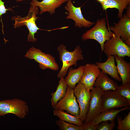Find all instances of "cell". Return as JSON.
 <instances>
[{"mask_svg": "<svg viewBox=\"0 0 130 130\" xmlns=\"http://www.w3.org/2000/svg\"><path fill=\"white\" fill-rule=\"evenodd\" d=\"M53 108L54 109L65 110L79 118L80 109L74 94V89L67 86L65 96Z\"/></svg>", "mask_w": 130, "mask_h": 130, "instance_id": "cell-8", "label": "cell"}, {"mask_svg": "<svg viewBox=\"0 0 130 130\" xmlns=\"http://www.w3.org/2000/svg\"><path fill=\"white\" fill-rule=\"evenodd\" d=\"M130 15L124 14L114 26H109V30L114 32L115 35L120 37L125 44L130 46Z\"/></svg>", "mask_w": 130, "mask_h": 130, "instance_id": "cell-11", "label": "cell"}, {"mask_svg": "<svg viewBox=\"0 0 130 130\" xmlns=\"http://www.w3.org/2000/svg\"><path fill=\"white\" fill-rule=\"evenodd\" d=\"M74 92L80 109L79 118L84 122L89 109L91 98L90 91L79 82L74 88Z\"/></svg>", "mask_w": 130, "mask_h": 130, "instance_id": "cell-9", "label": "cell"}, {"mask_svg": "<svg viewBox=\"0 0 130 130\" xmlns=\"http://www.w3.org/2000/svg\"><path fill=\"white\" fill-rule=\"evenodd\" d=\"M116 91L130 103V83L118 85Z\"/></svg>", "mask_w": 130, "mask_h": 130, "instance_id": "cell-25", "label": "cell"}, {"mask_svg": "<svg viewBox=\"0 0 130 130\" xmlns=\"http://www.w3.org/2000/svg\"><path fill=\"white\" fill-rule=\"evenodd\" d=\"M117 120L118 124L117 128L119 130H130V112L124 118L122 119V117L119 115L117 116Z\"/></svg>", "mask_w": 130, "mask_h": 130, "instance_id": "cell-23", "label": "cell"}, {"mask_svg": "<svg viewBox=\"0 0 130 130\" xmlns=\"http://www.w3.org/2000/svg\"><path fill=\"white\" fill-rule=\"evenodd\" d=\"M26 58L33 59L39 63L40 68L43 70L49 69L57 71L59 67L55 58L48 53H46L40 49L32 47L26 52Z\"/></svg>", "mask_w": 130, "mask_h": 130, "instance_id": "cell-5", "label": "cell"}, {"mask_svg": "<svg viewBox=\"0 0 130 130\" xmlns=\"http://www.w3.org/2000/svg\"><path fill=\"white\" fill-rule=\"evenodd\" d=\"M106 61L104 62H97L96 65L105 73L108 74L115 80L122 81L118 73L117 66L115 65L114 56H108Z\"/></svg>", "mask_w": 130, "mask_h": 130, "instance_id": "cell-15", "label": "cell"}, {"mask_svg": "<svg viewBox=\"0 0 130 130\" xmlns=\"http://www.w3.org/2000/svg\"><path fill=\"white\" fill-rule=\"evenodd\" d=\"M56 123L60 130H84L82 126H78L59 119L57 121Z\"/></svg>", "mask_w": 130, "mask_h": 130, "instance_id": "cell-24", "label": "cell"}, {"mask_svg": "<svg viewBox=\"0 0 130 130\" xmlns=\"http://www.w3.org/2000/svg\"><path fill=\"white\" fill-rule=\"evenodd\" d=\"M28 111L26 103L21 100L16 98L0 101V116L12 113L23 119L26 116Z\"/></svg>", "mask_w": 130, "mask_h": 130, "instance_id": "cell-4", "label": "cell"}, {"mask_svg": "<svg viewBox=\"0 0 130 130\" xmlns=\"http://www.w3.org/2000/svg\"><path fill=\"white\" fill-rule=\"evenodd\" d=\"M130 103L116 91H104L101 97L100 112L107 110L130 106Z\"/></svg>", "mask_w": 130, "mask_h": 130, "instance_id": "cell-6", "label": "cell"}, {"mask_svg": "<svg viewBox=\"0 0 130 130\" xmlns=\"http://www.w3.org/2000/svg\"><path fill=\"white\" fill-rule=\"evenodd\" d=\"M130 3V0H105L101 4L103 10L108 8H116L118 10V17L121 18L123 17L124 10Z\"/></svg>", "mask_w": 130, "mask_h": 130, "instance_id": "cell-20", "label": "cell"}, {"mask_svg": "<svg viewBox=\"0 0 130 130\" xmlns=\"http://www.w3.org/2000/svg\"><path fill=\"white\" fill-rule=\"evenodd\" d=\"M5 2H3L2 0H0V16L1 18V21L2 23V30L3 33V25L2 21V19L1 18L2 15L6 13V12L8 10H9L12 12H13L12 9L10 8H6L5 6L4 5Z\"/></svg>", "mask_w": 130, "mask_h": 130, "instance_id": "cell-27", "label": "cell"}, {"mask_svg": "<svg viewBox=\"0 0 130 130\" xmlns=\"http://www.w3.org/2000/svg\"><path fill=\"white\" fill-rule=\"evenodd\" d=\"M25 0H16V1L17 2H21L22 1H23Z\"/></svg>", "mask_w": 130, "mask_h": 130, "instance_id": "cell-30", "label": "cell"}, {"mask_svg": "<svg viewBox=\"0 0 130 130\" xmlns=\"http://www.w3.org/2000/svg\"><path fill=\"white\" fill-rule=\"evenodd\" d=\"M31 0L30 3L31 5L39 8L40 15L46 12H48L52 15L54 13L56 8L69 0H43L41 2L37 0Z\"/></svg>", "mask_w": 130, "mask_h": 130, "instance_id": "cell-14", "label": "cell"}, {"mask_svg": "<svg viewBox=\"0 0 130 130\" xmlns=\"http://www.w3.org/2000/svg\"><path fill=\"white\" fill-rule=\"evenodd\" d=\"M65 8L68 11L66 13L67 14L66 19L73 20L75 22V26L79 28L83 27H88L95 24V23L88 21L84 18L82 13L81 7L75 6L71 0H69L67 1Z\"/></svg>", "mask_w": 130, "mask_h": 130, "instance_id": "cell-12", "label": "cell"}, {"mask_svg": "<svg viewBox=\"0 0 130 130\" xmlns=\"http://www.w3.org/2000/svg\"><path fill=\"white\" fill-rule=\"evenodd\" d=\"M118 86L116 82L110 78L107 74L102 71H101L93 85L94 87L101 88L104 91H116Z\"/></svg>", "mask_w": 130, "mask_h": 130, "instance_id": "cell-17", "label": "cell"}, {"mask_svg": "<svg viewBox=\"0 0 130 130\" xmlns=\"http://www.w3.org/2000/svg\"><path fill=\"white\" fill-rule=\"evenodd\" d=\"M117 64L118 73L122 80V85L130 83V63L125 60L123 57L114 56Z\"/></svg>", "mask_w": 130, "mask_h": 130, "instance_id": "cell-16", "label": "cell"}, {"mask_svg": "<svg viewBox=\"0 0 130 130\" xmlns=\"http://www.w3.org/2000/svg\"><path fill=\"white\" fill-rule=\"evenodd\" d=\"M91 90L89 110L84 124L91 122L101 113V97L104 91L98 87L93 86Z\"/></svg>", "mask_w": 130, "mask_h": 130, "instance_id": "cell-10", "label": "cell"}, {"mask_svg": "<svg viewBox=\"0 0 130 130\" xmlns=\"http://www.w3.org/2000/svg\"><path fill=\"white\" fill-rule=\"evenodd\" d=\"M39 13L38 7L31 5L26 16L22 17L17 16L12 17V20L15 21L13 25L15 28L25 25L27 27L29 31L27 38L28 41L36 42L37 39L34 38V34L39 30H42L38 27L35 23L36 21L40 18L36 16Z\"/></svg>", "mask_w": 130, "mask_h": 130, "instance_id": "cell-2", "label": "cell"}, {"mask_svg": "<svg viewBox=\"0 0 130 130\" xmlns=\"http://www.w3.org/2000/svg\"><path fill=\"white\" fill-rule=\"evenodd\" d=\"M67 87L64 77L61 78L56 91L51 93V94L52 97L51 100L52 107L55 106L58 101L65 96Z\"/></svg>", "mask_w": 130, "mask_h": 130, "instance_id": "cell-21", "label": "cell"}, {"mask_svg": "<svg viewBox=\"0 0 130 130\" xmlns=\"http://www.w3.org/2000/svg\"><path fill=\"white\" fill-rule=\"evenodd\" d=\"M53 112L54 115L60 120L79 126H81L84 124L83 122L79 118L68 114L63 110L54 109Z\"/></svg>", "mask_w": 130, "mask_h": 130, "instance_id": "cell-22", "label": "cell"}, {"mask_svg": "<svg viewBox=\"0 0 130 130\" xmlns=\"http://www.w3.org/2000/svg\"><path fill=\"white\" fill-rule=\"evenodd\" d=\"M130 109L129 106L121 107L119 109H115L106 110L95 117L91 121V123L97 126L101 122L106 121H111L115 119L118 114L121 112Z\"/></svg>", "mask_w": 130, "mask_h": 130, "instance_id": "cell-18", "label": "cell"}, {"mask_svg": "<svg viewBox=\"0 0 130 130\" xmlns=\"http://www.w3.org/2000/svg\"><path fill=\"white\" fill-rule=\"evenodd\" d=\"M115 119L102 122L97 126L96 130H112L115 126Z\"/></svg>", "mask_w": 130, "mask_h": 130, "instance_id": "cell-26", "label": "cell"}, {"mask_svg": "<svg viewBox=\"0 0 130 130\" xmlns=\"http://www.w3.org/2000/svg\"><path fill=\"white\" fill-rule=\"evenodd\" d=\"M104 50L107 57L110 55L124 57H130V47L121 39L120 37L115 35L104 43Z\"/></svg>", "mask_w": 130, "mask_h": 130, "instance_id": "cell-7", "label": "cell"}, {"mask_svg": "<svg viewBox=\"0 0 130 130\" xmlns=\"http://www.w3.org/2000/svg\"><path fill=\"white\" fill-rule=\"evenodd\" d=\"M100 71L95 64H86L85 65L79 82L90 91L93 87L94 83Z\"/></svg>", "mask_w": 130, "mask_h": 130, "instance_id": "cell-13", "label": "cell"}, {"mask_svg": "<svg viewBox=\"0 0 130 130\" xmlns=\"http://www.w3.org/2000/svg\"><path fill=\"white\" fill-rule=\"evenodd\" d=\"M84 130H96L97 126L92 123L91 122L84 124L81 126Z\"/></svg>", "mask_w": 130, "mask_h": 130, "instance_id": "cell-28", "label": "cell"}, {"mask_svg": "<svg viewBox=\"0 0 130 130\" xmlns=\"http://www.w3.org/2000/svg\"><path fill=\"white\" fill-rule=\"evenodd\" d=\"M98 2H99L101 4L105 0H97Z\"/></svg>", "mask_w": 130, "mask_h": 130, "instance_id": "cell-29", "label": "cell"}, {"mask_svg": "<svg viewBox=\"0 0 130 130\" xmlns=\"http://www.w3.org/2000/svg\"><path fill=\"white\" fill-rule=\"evenodd\" d=\"M106 19L103 18L98 19L95 26L87 31L82 36L81 38L84 40L93 39L96 40L100 44L101 51L104 50V43L111 37L115 36V34L109 31L106 27Z\"/></svg>", "mask_w": 130, "mask_h": 130, "instance_id": "cell-3", "label": "cell"}, {"mask_svg": "<svg viewBox=\"0 0 130 130\" xmlns=\"http://www.w3.org/2000/svg\"><path fill=\"white\" fill-rule=\"evenodd\" d=\"M84 65H82L77 69H73L70 67L67 76L65 79L67 85L74 89L76 84L79 82L83 72Z\"/></svg>", "mask_w": 130, "mask_h": 130, "instance_id": "cell-19", "label": "cell"}, {"mask_svg": "<svg viewBox=\"0 0 130 130\" xmlns=\"http://www.w3.org/2000/svg\"><path fill=\"white\" fill-rule=\"evenodd\" d=\"M60 60L62 65L57 75L58 78L64 77L66 74L69 68L71 66L77 65V62L78 60H83L84 58L82 54V50L79 46H77L72 52L68 51L66 47L61 44L57 48Z\"/></svg>", "mask_w": 130, "mask_h": 130, "instance_id": "cell-1", "label": "cell"}]
</instances>
